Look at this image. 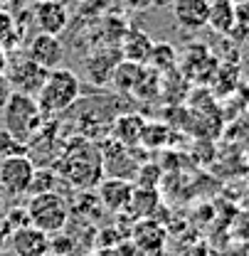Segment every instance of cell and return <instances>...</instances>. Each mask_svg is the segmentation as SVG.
Here are the masks:
<instances>
[{"mask_svg":"<svg viewBox=\"0 0 249 256\" xmlns=\"http://www.w3.org/2000/svg\"><path fill=\"white\" fill-rule=\"evenodd\" d=\"M8 2H13V0H0V8H5Z\"/></svg>","mask_w":249,"mask_h":256,"instance_id":"cell-32","label":"cell"},{"mask_svg":"<svg viewBox=\"0 0 249 256\" xmlns=\"http://www.w3.org/2000/svg\"><path fill=\"white\" fill-rule=\"evenodd\" d=\"M143 69H146L143 64H136V62H128V60H121V62L116 64L114 74H111V84H114L119 92L131 94V92H133V86L138 84V79H141Z\"/></svg>","mask_w":249,"mask_h":256,"instance_id":"cell-16","label":"cell"},{"mask_svg":"<svg viewBox=\"0 0 249 256\" xmlns=\"http://www.w3.org/2000/svg\"><path fill=\"white\" fill-rule=\"evenodd\" d=\"M99 192V204L106 207L109 212H124L128 207V200H131V192H133V182H128L126 178H101V182L96 185Z\"/></svg>","mask_w":249,"mask_h":256,"instance_id":"cell-10","label":"cell"},{"mask_svg":"<svg viewBox=\"0 0 249 256\" xmlns=\"http://www.w3.org/2000/svg\"><path fill=\"white\" fill-rule=\"evenodd\" d=\"M173 5V0H153V8H168Z\"/></svg>","mask_w":249,"mask_h":256,"instance_id":"cell-31","label":"cell"},{"mask_svg":"<svg viewBox=\"0 0 249 256\" xmlns=\"http://www.w3.org/2000/svg\"><path fill=\"white\" fill-rule=\"evenodd\" d=\"M234 15L239 25H249V0L244 2H234Z\"/></svg>","mask_w":249,"mask_h":256,"instance_id":"cell-27","label":"cell"},{"mask_svg":"<svg viewBox=\"0 0 249 256\" xmlns=\"http://www.w3.org/2000/svg\"><path fill=\"white\" fill-rule=\"evenodd\" d=\"M158 204H160L158 190L133 185L131 200H128V207H126L124 212H128V214L136 217V220H148V217H153V214L158 212Z\"/></svg>","mask_w":249,"mask_h":256,"instance_id":"cell-14","label":"cell"},{"mask_svg":"<svg viewBox=\"0 0 249 256\" xmlns=\"http://www.w3.org/2000/svg\"><path fill=\"white\" fill-rule=\"evenodd\" d=\"M79 2H84V0H79Z\"/></svg>","mask_w":249,"mask_h":256,"instance_id":"cell-35","label":"cell"},{"mask_svg":"<svg viewBox=\"0 0 249 256\" xmlns=\"http://www.w3.org/2000/svg\"><path fill=\"white\" fill-rule=\"evenodd\" d=\"M8 64H10V60H8V50H3V47H0V74H5V72H8Z\"/></svg>","mask_w":249,"mask_h":256,"instance_id":"cell-30","label":"cell"},{"mask_svg":"<svg viewBox=\"0 0 249 256\" xmlns=\"http://www.w3.org/2000/svg\"><path fill=\"white\" fill-rule=\"evenodd\" d=\"M82 94V82L79 76L72 72V69H50L47 72V79L42 84V89L37 92V104L42 108V114L47 116H55V114H62L67 111L72 104H77V98Z\"/></svg>","mask_w":249,"mask_h":256,"instance_id":"cell-2","label":"cell"},{"mask_svg":"<svg viewBox=\"0 0 249 256\" xmlns=\"http://www.w3.org/2000/svg\"><path fill=\"white\" fill-rule=\"evenodd\" d=\"M170 10H173V20L183 30L200 32L202 28H207L210 0H173Z\"/></svg>","mask_w":249,"mask_h":256,"instance_id":"cell-9","label":"cell"},{"mask_svg":"<svg viewBox=\"0 0 249 256\" xmlns=\"http://www.w3.org/2000/svg\"><path fill=\"white\" fill-rule=\"evenodd\" d=\"M28 57L35 64H40L42 69H57L62 66L64 60V47L60 34H47V32H37L28 44Z\"/></svg>","mask_w":249,"mask_h":256,"instance_id":"cell-6","label":"cell"},{"mask_svg":"<svg viewBox=\"0 0 249 256\" xmlns=\"http://www.w3.org/2000/svg\"><path fill=\"white\" fill-rule=\"evenodd\" d=\"M0 114H3V128L23 143L32 140L42 126V108H40L37 98L30 94L13 92L8 96V101L3 104Z\"/></svg>","mask_w":249,"mask_h":256,"instance_id":"cell-1","label":"cell"},{"mask_svg":"<svg viewBox=\"0 0 249 256\" xmlns=\"http://www.w3.org/2000/svg\"><path fill=\"white\" fill-rule=\"evenodd\" d=\"M32 22L37 32L62 34L69 25V10L62 0H40L32 10Z\"/></svg>","mask_w":249,"mask_h":256,"instance_id":"cell-7","label":"cell"},{"mask_svg":"<svg viewBox=\"0 0 249 256\" xmlns=\"http://www.w3.org/2000/svg\"><path fill=\"white\" fill-rule=\"evenodd\" d=\"M151 50H153V40H151L148 32H143V30H126V34L121 37V42H119L121 60L143 64V66H148Z\"/></svg>","mask_w":249,"mask_h":256,"instance_id":"cell-12","label":"cell"},{"mask_svg":"<svg viewBox=\"0 0 249 256\" xmlns=\"http://www.w3.org/2000/svg\"><path fill=\"white\" fill-rule=\"evenodd\" d=\"M10 249L15 256H45L50 254V234L25 224L10 234Z\"/></svg>","mask_w":249,"mask_h":256,"instance_id":"cell-8","label":"cell"},{"mask_svg":"<svg viewBox=\"0 0 249 256\" xmlns=\"http://www.w3.org/2000/svg\"><path fill=\"white\" fill-rule=\"evenodd\" d=\"M143 118L141 116H121L114 126V138L121 146H136L141 138V128H143Z\"/></svg>","mask_w":249,"mask_h":256,"instance_id":"cell-19","label":"cell"},{"mask_svg":"<svg viewBox=\"0 0 249 256\" xmlns=\"http://www.w3.org/2000/svg\"><path fill=\"white\" fill-rule=\"evenodd\" d=\"M25 143L18 140L15 136H10L5 128L0 130V156L3 158H10V156H25Z\"/></svg>","mask_w":249,"mask_h":256,"instance_id":"cell-23","label":"cell"},{"mask_svg":"<svg viewBox=\"0 0 249 256\" xmlns=\"http://www.w3.org/2000/svg\"><path fill=\"white\" fill-rule=\"evenodd\" d=\"M232 2H244V0H232Z\"/></svg>","mask_w":249,"mask_h":256,"instance_id":"cell-33","label":"cell"},{"mask_svg":"<svg viewBox=\"0 0 249 256\" xmlns=\"http://www.w3.org/2000/svg\"><path fill=\"white\" fill-rule=\"evenodd\" d=\"M163 242H165V234H163L160 224L151 222V220H143L136 226V244H138L141 252H160Z\"/></svg>","mask_w":249,"mask_h":256,"instance_id":"cell-17","label":"cell"},{"mask_svg":"<svg viewBox=\"0 0 249 256\" xmlns=\"http://www.w3.org/2000/svg\"><path fill=\"white\" fill-rule=\"evenodd\" d=\"M74 252V239L67 236L62 232L55 234V239H50V254H57V256H69Z\"/></svg>","mask_w":249,"mask_h":256,"instance_id":"cell-26","label":"cell"},{"mask_svg":"<svg viewBox=\"0 0 249 256\" xmlns=\"http://www.w3.org/2000/svg\"><path fill=\"white\" fill-rule=\"evenodd\" d=\"M37 2H40V0H37Z\"/></svg>","mask_w":249,"mask_h":256,"instance_id":"cell-36","label":"cell"},{"mask_svg":"<svg viewBox=\"0 0 249 256\" xmlns=\"http://www.w3.org/2000/svg\"><path fill=\"white\" fill-rule=\"evenodd\" d=\"M10 94H13V86H10L8 76H5V74H0V108H3V104L8 101V96Z\"/></svg>","mask_w":249,"mask_h":256,"instance_id":"cell-28","label":"cell"},{"mask_svg":"<svg viewBox=\"0 0 249 256\" xmlns=\"http://www.w3.org/2000/svg\"><path fill=\"white\" fill-rule=\"evenodd\" d=\"M237 25V15H234V2L232 0H210V18H207V28L215 30L217 34H229L232 28Z\"/></svg>","mask_w":249,"mask_h":256,"instance_id":"cell-15","label":"cell"},{"mask_svg":"<svg viewBox=\"0 0 249 256\" xmlns=\"http://www.w3.org/2000/svg\"><path fill=\"white\" fill-rule=\"evenodd\" d=\"M5 76H8L13 92L37 96V92L42 89V84L47 79V69H42L40 64L32 62L30 57H25V60H18V62L8 64Z\"/></svg>","mask_w":249,"mask_h":256,"instance_id":"cell-5","label":"cell"},{"mask_svg":"<svg viewBox=\"0 0 249 256\" xmlns=\"http://www.w3.org/2000/svg\"><path fill=\"white\" fill-rule=\"evenodd\" d=\"M62 172L74 188H96L101 182L104 165H101V158H74L72 162L64 165Z\"/></svg>","mask_w":249,"mask_h":256,"instance_id":"cell-11","label":"cell"},{"mask_svg":"<svg viewBox=\"0 0 249 256\" xmlns=\"http://www.w3.org/2000/svg\"><path fill=\"white\" fill-rule=\"evenodd\" d=\"M148 66L156 69L160 74H168L178 66V52L170 42H153V50H151V60Z\"/></svg>","mask_w":249,"mask_h":256,"instance_id":"cell-18","label":"cell"},{"mask_svg":"<svg viewBox=\"0 0 249 256\" xmlns=\"http://www.w3.org/2000/svg\"><path fill=\"white\" fill-rule=\"evenodd\" d=\"M160 76H163L160 72L146 66L143 74H141V79H138V84L133 86L131 94L136 96V98H143V101H153V98H158V96H160Z\"/></svg>","mask_w":249,"mask_h":256,"instance_id":"cell-20","label":"cell"},{"mask_svg":"<svg viewBox=\"0 0 249 256\" xmlns=\"http://www.w3.org/2000/svg\"><path fill=\"white\" fill-rule=\"evenodd\" d=\"M138 185L141 188H153L158 190V182H160V168L158 165H143L138 168Z\"/></svg>","mask_w":249,"mask_h":256,"instance_id":"cell-25","label":"cell"},{"mask_svg":"<svg viewBox=\"0 0 249 256\" xmlns=\"http://www.w3.org/2000/svg\"><path fill=\"white\" fill-rule=\"evenodd\" d=\"M168 136H170V130H168V126H165V124H160V121H153V124H143L138 143H143L146 148L156 150V148H163V146L168 143Z\"/></svg>","mask_w":249,"mask_h":256,"instance_id":"cell-21","label":"cell"},{"mask_svg":"<svg viewBox=\"0 0 249 256\" xmlns=\"http://www.w3.org/2000/svg\"><path fill=\"white\" fill-rule=\"evenodd\" d=\"M119 62H121L119 47H101V52H96L87 60V74L94 84H109Z\"/></svg>","mask_w":249,"mask_h":256,"instance_id":"cell-13","label":"cell"},{"mask_svg":"<svg viewBox=\"0 0 249 256\" xmlns=\"http://www.w3.org/2000/svg\"><path fill=\"white\" fill-rule=\"evenodd\" d=\"M35 175V165L28 156H10L0 160V190L5 194H28Z\"/></svg>","mask_w":249,"mask_h":256,"instance_id":"cell-4","label":"cell"},{"mask_svg":"<svg viewBox=\"0 0 249 256\" xmlns=\"http://www.w3.org/2000/svg\"><path fill=\"white\" fill-rule=\"evenodd\" d=\"M45 256H57V254H45Z\"/></svg>","mask_w":249,"mask_h":256,"instance_id":"cell-34","label":"cell"},{"mask_svg":"<svg viewBox=\"0 0 249 256\" xmlns=\"http://www.w3.org/2000/svg\"><path fill=\"white\" fill-rule=\"evenodd\" d=\"M52 185H55V178L50 170H35L32 175V182L28 188V194H40V192H52Z\"/></svg>","mask_w":249,"mask_h":256,"instance_id":"cell-24","label":"cell"},{"mask_svg":"<svg viewBox=\"0 0 249 256\" xmlns=\"http://www.w3.org/2000/svg\"><path fill=\"white\" fill-rule=\"evenodd\" d=\"M28 220L32 226H37L52 236V234L62 232L69 222V204L55 190L32 194L30 204H28Z\"/></svg>","mask_w":249,"mask_h":256,"instance_id":"cell-3","label":"cell"},{"mask_svg":"<svg viewBox=\"0 0 249 256\" xmlns=\"http://www.w3.org/2000/svg\"><path fill=\"white\" fill-rule=\"evenodd\" d=\"M18 28H15V20L8 10L0 8V47L3 50H15L18 47Z\"/></svg>","mask_w":249,"mask_h":256,"instance_id":"cell-22","label":"cell"},{"mask_svg":"<svg viewBox=\"0 0 249 256\" xmlns=\"http://www.w3.org/2000/svg\"><path fill=\"white\" fill-rule=\"evenodd\" d=\"M124 2H126V8H131L136 12H143V10L153 8V0H124Z\"/></svg>","mask_w":249,"mask_h":256,"instance_id":"cell-29","label":"cell"}]
</instances>
